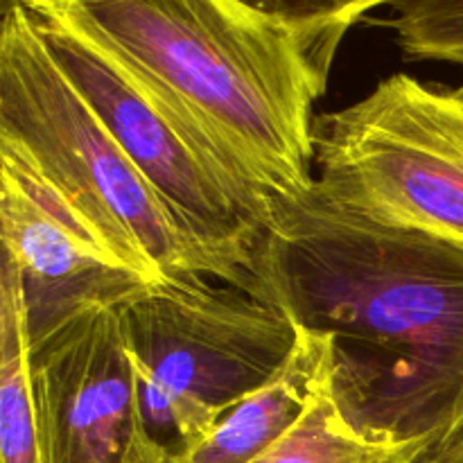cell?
Masks as SVG:
<instances>
[{
  "instance_id": "6da1fadb",
  "label": "cell",
  "mask_w": 463,
  "mask_h": 463,
  "mask_svg": "<svg viewBox=\"0 0 463 463\" xmlns=\"http://www.w3.org/2000/svg\"><path fill=\"white\" fill-rule=\"evenodd\" d=\"M244 271V289L328 339L330 392L362 439L463 425V244L378 224L315 181L274 199Z\"/></svg>"
},
{
  "instance_id": "7a4b0ae2",
  "label": "cell",
  "mask_w": 463,
  "mask_h": 463,
  "mask_svg": "<svg viewBox=\"0 0 463 463\" xmlns=\"http://www.w3.org/2000/svg\"><path fill=\"white\" fill-rule=\"evenodd\" d=\"M202 131L269 197L315 185L330 59L235 0H23Z\"/></svg>"
},
{
  "instance_id": "3957f363",
  "label": "cell",
  "mask_w": 463,
  "mask_h": 463,
  "mask_svg": "<svg viewBox=\"0 0 463 463\" xmlns=\"http://www.w3.org/2000/svg\"><path fill=\"white\" fill-rule=\"evenodd\" d=\"M0 5V149L147 283L203 279L244 288V262L176 220L63 75L23 0Z\"/></svg>"
},
{
  "instance_id": "277c9868",
  "label": "cell",
  "mask_w": 463,
  "mask_h": 463,
  "mask_svg": "<svg viewBox=\"0 0 463 463\" xmlns=\"http://www.w3.org/2000/svg\"><path fill=\"white\" fill-rule=\"evenodd\" d=\"M140 411L163 463H181L292 357L301 330L249 289L217 280L156 283L118 307Z\"/></svg>"
},
{
  "instance_id": "5b68a950",
  "label": "cell",
  "mask_w": 463,
  "mask_h": 463,
  "mask_svg": "<svg viewBox=\"0 0 463 463\" xmlns=\"http://www.w3.org/2000/svg\"><path fill=\"white\" fill-rule=\"evenodd\" d=\"M315 181L383 226L463 244V84L392 75L315 120Z\"/></svg>"
},
{
  "instance_id": "8992f818",
  "label": "cell",
  "mask_w": 463,
  "mask_h": 463,
  "mask_svg": "<svg viewBox=\"0 0 463 463\" xmlns=\"http://www.w3.org/2000/svg\"><path fill=\"white\" fill-rule=\"evenodd\" d=\"M50 54L176 220L247 267L274 197L233 170L220 149L71 32L34 18Z\"/></svg>"
},
{
  "instance_id": "52a82bcc",
  "label": "cell",
  "mask_w": 463,
  "mask_h": 463,
  "mask_svg": "<svg viewBox=\"0 0 463 463\" xmlns=\"http://www.w3.org/2000/svg\"><path fill=\"white\" fill-rule=\"evenodd\" d=\"M30 383L41 463H163L118 307H90L30 344Z\"/></svg>"
},
{
  "instance_id": "ba28073f",
  "label": "cell",
  "mask_w": 463,
  "mask_h": 463,
  "mask_svg": "<svg viewBox=\"0 0 463 463\" xmlns=\"http://www.w3.org/2000/svg\"><path fill=\"white\" fill-rule=\"evenodd\" d=\"M3 258L18 271L30 344L90 307H120L152 283L113 258L14 156L0 149Z\"/></svg>"
},
{
  "instance_id": "9c48e42d",
  "label": "cell",
  "mask_w": 463,
  "mask_h": 463,
  "mask_svg": "<svg viewBox=\"0 0 463 463\" xmlns=\"http://www.w3.org/2000/svg\"><path fill=\"white\" fill-rule=\"evenodd\" d=\"M330 378V342L301 330L288 364L233 407L181 463H253L288 437Z\"/></svg>"
},
{
  "instance_id": "30bf717a",
  "label": "cell",
  "mask_w": 463,
  "mask_h": 463,
  "mask_svg": "<svg viewBox=\"0 0 463 463\" xmlns=\"http://www.w3.org/2000/svg\"><path fill=\"white\" fill-rule=\"evenodd\" d=\"M0 459L41 463L25 298L16 267L7 258H3L0 279Z\"/></svg>"
},
{
  "instance_id": "8fae6325",
  "label": "cell",
  "mask_w": 463,
  "mask_h": 463,
  "mask_svg": "<svg viewBox=\"0 0 463 463\" xmlns=\"http://www.w3.org/2000/svg\"><path fill=\"white\" fill-rule=\"evenodd\" d=\"M425 443L383 446L362 439L339 411L328 378L297 428L253 463H411Z\"/></svg>"
},
{
  "instance_id": "7c38bea8",
  "label": "cell",
  "mask_w": 463,
  "mask_h": 463,
  "mask_svg": "<svg viewBox=\"0 0 463 463\" xmlns=\"http://www.w3.org/2000/svg\"><path fill=\"white\" fill-rule=\"evenodd\" d=\"M258 16L306 39L333 61L344 34L380 5L398 0H235Z\"/></svg>"
},
{
  "instance_id": "4fadbf2b",
  "label": "cell",
  "mask_w": 463,
  "mask_h": 463,
  "mask_svg": "<svg viewBox=\"0 0 463 463\" xmlns=\"http://www.w3.org/2000/svg\"><path fill=\"white\" fill-rule=\"evenodd\" d=\"M389 25L410 61L463 66V0H398Z\"/></svg>"
},
{
  "instance_id": "5bb4252c",
  "label": "cell",
  "mask_w": 463,
  "mask_h": 463,
  "mask_svg": "<svg viewBox=\"0 0 463 463\" xmlns=\"http://www.w3.org/2000/svg\"><path fill=\"white\" fill-rule=\"evenodd\" d=\"M411 463H463V425L425 443Z\"/></svg>"
}]
</instances>
